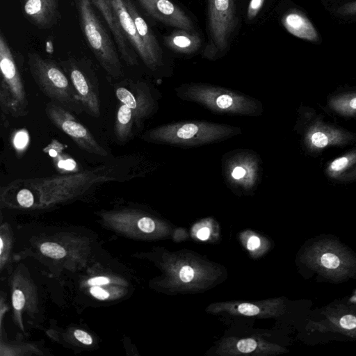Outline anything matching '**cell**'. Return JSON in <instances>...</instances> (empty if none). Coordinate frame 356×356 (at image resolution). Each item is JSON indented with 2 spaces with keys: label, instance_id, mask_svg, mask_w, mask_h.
Wrapping results in <instances>:
<instances>
[{
  "label": "cell",
  "instance_id": "cell-40",
  "mask_svg": "<svg viewBox=\"0 0 356 356\" xmlns=\"http://www.w3.org/2000/svg\"><path fill=\"white\" fill-rule=\"evenodd\" d=\"M71 4H74V0H69Z\"/></svg>",
  "mask_w": 356,
  "mask_h": 356
},
{
  "label": "cell",
  "instance_id": "cell-39",
  "mask_svg": "<svg viewBox=\"0 0 356 356\" xmlns=\"http://www.w3.org/2000/svg\"><path fill=\"white\" fill-rule=\"evenodd\" d=\"M0 241H1V249H0V250H1V254L2 252H3V240H2L1 238H0Z\"/></svg>",
  "mask_w": 356,
  "mask_h": 356
},
{
  "label": "cell",
  "instance_id": "cell-34",
  "mask_svg": "<svg viewBox=\"0 0 356 356\" xmlns=\"http://www.w3.org/2000/svg\"><path fill=\"white\" fill-rule=\"evenodd\" d=\"M14 141L15 145L17 149L23 148L28 141L27 134L22 131L19 132L16 135Z\"/></svg>",
  "mask_w": 356,
  "mask_h": 356
},
{
  "label": "cell",
  "instance_id": "cell-20",
  "mask_svg": "<svg viewBox=\"0 0 356 356\" xmlns=\"http://www.w3.org/2000/svg\"><path fill=\"white\" fill-rule=\"evenodd\" d=\"M122 1L154 63L156 70H159L163 65V60L162 49L156 36L138 10L134 0Z\"/></svg>",
  "mask_w": 356,
  "mask_h": 356
},
{
  "label": "cell",
  "instance_id": "cell-7",
  "mask_svg": "<svg viewBox=\"0 0 356 356\" xmlns=\"http://www.w3.org/2000/svg\"><path fill=\"white\" fill-rule=\"evenodd\" d=\"M303 261L309 268L332 282L356 277V255L336 239L314 241L305 250Z\"/></svg>",
  "mask_w": 356,
  "mask_h": 356
},
{
  "label": "cell",
  "instance_id": "cell-38",
  "mask_svg": "<svg viewBox=\"0 0 356 356\" xmlns=\"http://www.w3.org/2000/svg\"><path fill=\"white\" fill-rule=\"evenodd\" d=\"M346 336L353 339H356V330L351 331Z\"/></svg>",
  "mask_w": 356,
  "mask_h": 356
},
{
  "label": "cell",
  "instance_id": "cell-14",
  "mask_svg": "<svg viewBox=\"0 0 356 356\" xmlns=\"http://www.w3.org/2000/svg\"><path fill=\"white\" fill-rule=\"evenodd\" d=\"M152 18L179 29L192 32L194 25L189 16L170 0H136Z\"/></svg>",
  "mask_w": 356,
  "mask_h": 356
},
{
  "label": "cell",
  "instance_id": "cell-16",
  "mask_svg": "<svg viewBox=\"0 0 356 356\" xmlns=\"http://www.w3.org/2000/svg\"><path fill=\"white\" fill-rule=\"evenodd\" d=\"M112 34L121 58L128 66L138 64L137 54L129 43L115 14L112 0H90Z\"/></svg>",
  "mask_w": 356,
  "mask_h": 356
},
{
  "label": "cell",
  "instance_id": "cell-26",
  "mask_svg": "<svg viewBox=\"0 0 356 356\" xmlns=\"http://www.w3.org/2000/svg\"><path fill=\"white\" fill-rule=\"evenodd\" d=\"M257 343L253 339H244L237 343V348L240 352L248 353L254 351Z\"/></svg>",
  "mask_w": 356,
  "mask_h": 356
},
{
  "label": "cell",
  "instance_id": "cell-10",
  "mask_svg": "<svg viewBox=\"0 0 356 356\" xmlns=\"http://www.w3.org/2000/svg\"><path fill=\"white\" fill-rule=\"evenodd\" d=\"M222 174L225 183L232 188L246 192L253 191L261 182V158L249 149L229 151L222 158Z\"/></svg>",
  "mask_w": 356,
  "mask_h": 356
},
{
  "label": "cell",
  "instance_id": "cell-15",
  "mask_svg": "<svg viewBox=\"0 0 356 356\" xmlns=\"http://www.w3.org/2000/svg\"><path fill=\"white\" fill-rule=\"evenodd\" d=\"M324 318L309 323V328L321 332H334L347 335L356 330V306H329L323 312Z\"/></svg>",
  "mask_w": 356,
  "mask_h": 356
},
{
  "label": "cell",
  "instance_id": "cell-24",
  "mask_svg": "<svg viewBox=\"0 0 356 356\" xmlns=\"http://www.w3.org/2000/svg\"><path fill=\"white\" fill-rule=\"evenodd\" d=\"M40 251L45 256L54 259L63 258L66 254V252L62 246L52 242L42 243L40 246Z\"/></svg>",
  "mask_w": 356,
  "mask_h": 356
},
{
  "label": "cell",
  "instance_id": "cell-36",
  "mask_svg": "<svg viewBox=\"0 0 356 356\" xmlns=\"http://www.w3.org/2000/svg\"><path fill=\"white\" fill-rule=\"evenodd\" d=\"M260 245V239L256 236H251L247 243V248L250 250H254L257 248H259Z\"/></svg>",
  "mask_w": 356,
  "mask_h": 356
},
{
  "label": "cell",
  "instance_id": "cell-18",
  "mask_svg": "<svg viewBox=\"0 0 356 356\" xmlns=\"http://www.w3.org/2000/svg\"><path fill=\"white\" fill-rule=\"evenodd\" d=\"M112 5L124 36L143 63L152 71H156L154 63L141 39L134 21L122 0H112Z\"/></svg>",
  "mask_w": 356,
  "mask_h": 356
},
{
  "label": "cell",
  "instance_id": "cell-6",
  "mask_svg": "<svg viewBox=\"0 0 356 356\" xmlns=\"http://www.w3.org/2000/svg\"><path fill=\"white\" fill-rule=\"evenodd\" d=\"M79 24L88 47L104 71L111 77L123 75L115 43L99 19L90 0H74Z\"/></svg>",
  "mask_w": 356,
  "mask_h": 356
},
{
  "label": "cell",
  "instance_id": "cell-37",
  "mask_svg": "<svg viewBox=\"0 0 356 356\" xmlns=\"http://www.w3.org/2000/svg\"><path fill=\"white\" fill-rule=\"evenodd\" d=\"M210 236V231L207 227L201 228L197 233V236L202 241L207 240Z\"/></svg>",
  "mask_w": 356,
  "mask_h": 356
},
{
  "label": "cell",
  "instance_id": "cell-11",
  "mask_svg": "<svg viewBox=\"0 0 356 356\" xmlns=\"http://www.w3.org/2000/svg\"><path fill=\"white\" fill-rule=\"evenodd\" d=\"M235 25L234 0H209V42L204 50V57L215 60L226 51Z\"/></svg>",
  "mask_w": 356,
  "mask_h": 356
},
{
  "label": "cell",
  "instance_id": "cell-31",
  "mask_svg": "<svg viewBox=\"0 0 356 356\" xmlns=\"http://www.w3.org/2000/svg\"><path fill=\"white\" fill-rule=\"evenodd\" d=\"M180 280L184 282H189L194 277V270L189 266H183L179 271Z\"/></svg>",
  "mask_w": 356,
  "mask_h": 356
},
{
  "label": "cell",
  "instance_id": "cell-1",
  "mask_svg": "<svg viewBox=\"0 0 356 356\" xmlns=\"http://www.w3.org/2000/svg\"><path fill=\"white\" fill-rule=\"evenodd\" d=\"M242 133L238 127L192 120L157 126L145 131L142 138L151 143L194 147L220 143Z\"/></svg>",
  "mask_w": 356,
  "mask_h": 356
},
{
  "label": "cell",
  "instance_id": "cell-35",
  "mask_svg": "<svg viewBox=\"0 0 356 356\" xmlns=\"http://www.w3.org/2000/svg\"><path fill=\"white\" fill-rule=\"evenodd\" d=\"M109 282V279L106 277H96L88 280V284L91 286L104 285L108 284Z\"/></svg>",
  "mask_w": 356,
  "mask_h": 356
},
{
  "label": "cell",
  "instance_id": "cell-9",
  "mask_svg": "<svg viewBox=\"0 0 356 356\" xmlns=\"http://www.w3.org/2000/svg\"><path fill=\"white\" fill-rule=\"evenodd\" d=\"M0 99L2 111L15 116L27 113L28 101L15 52L0 30Z\"/></svg>",
  "mask_w": 356,
  "mask_h": 356
},
{
  "label": "cell",
  "instance_id": "cell-22",
  "mask_svg": "<svg viewBox=\"0 0 356 356\" xmlns=\"http://www.w3.org/2000/svg\"><path fill=\"white\" fill-rule=\"evenodd\" d=\"M327 108L334 114L356 120V88L337 90L326 100Z\"/></svg>",
  "mask_w": 356,
  "mask_h": 356
},
{
  "label": "cell",
  "instance_id": "cell-19",
  "mask_svg": "<svg viewBox=\"0 0 356 356\" xmlns=\"http://www.w3.org/2000/svg\"><path fill=\"white\" fill-rule=\"evenodd\" d=\"M324 174L328 179L337 184L356 181V147L327 161Z\"/></svg>",
  "mask_w": 356,
  "mask_h": 356
},
{
  "label": "cell",
  "instance_id": "cell-28",
  "mask_svg": "<svg viewBox=\"0 0 356 356\" xmlns=\"http://www.w3.org/2000/svg\"><path fill=\"white\" fill-rule=\"evenodd\" d=\"M139 229L146 233L152 232L155 229L154 220L149 217H143L138 222Z\"/></svg>",
  "mask_w": 356,
  "mask_h": 356
},
{
  "label": "cell",
  "instance_id": "cell-21",
  "mask_svg": "<svg viewBox=\"0 0 356 356\" xmlns=\"http://www.w3.org/2000/svg\"><path fill=\"white\" fill-rule=\"evenodd\" d=\"M282 23L289 33L297 38L310 42H317L319 39L312 22L300 10H293L286 13L282 19Z\"/></svg>",
  "mask_w": 356,
  "mask_h": 356
},
{
  "label": "cell",
  "instance_id": "cell-17",
  "mask_svg": "<svg viewBox=\"0 0 356 356\" xmlns=\"http://www.w3.org/2000/svg\"><path fill=\"white\" fill-rule=\"evenodd\" d=\"M24 17L39 29H49L60 19L58 0H19Z\"/></svg>",
  "mask_w": 356,
  "mask_h": 356
},
{
  "label": "cell",
  "instance_id": "cell-12",
  "mask_svg": "<svg viewBox=\"0 0 356 356\" xmlns=\"http://www.w3.org/2000/svg\"><path fill=\"white\" fill-rule=\"evenodd\" d=\"M83 106L85 112L93 117L100 115L97 79L90 60L70 56L61 62Z\"/></svg>",
  "mask_w": 356,
  "mask_h": 356
},
{
  "label": "cell",
  "instance_id": "cell-23",
  "mask_svg": "<svg viewBox=\"0 0 356 356\" xmlns=\"http://www.w3.org/2000/svg\"><path fill=\"white\" fill-rule=\"evenodd\" d=\"M164 42L171 50L184 54L195 53L202 44L198 35L183 29L175 31L165 36Z\"/></svg>",
  "mask_w": 356,
  "mask_h": 356
},
{
  "label": "cell",
  "instance_id": "cell-2",
  "mask_svg": "<svg viewBox=\"0 0 356 356\" xmlns=\"http://www.w3.org/2000/svg\"><path fill=\"white\" fill-rule=\"evenodd\" d=\"M115 94L120 102L114 125L116 139L124 143L143 128L145 121L159 108L157 91L144 81H131L129 86L116 87Z\"/></svg>",
  "mask_w": 356,
  "mask_h": 356
},
{
  "label": "cell",
  "instance_id": "cell-27",
  "mask_svg": "<svg viewBox=\"0 0 356 356\" xmlns=\"http://www.w3.org/2000/svg\"><path fill=\"white\" fill-rule=\"evenodd\" d=\"M337 13L342 16H350L356 15V0L348 2L337 10Z\"/></svg>",
  "mask_w": 356,
  "mask_h": 356
},
{
  "label": "cell",
  "instance_id": "cell-3",
  "mask_svg": "<svg viewBox=\"0 0 356 356\" xmlns=\"http://www.w3.org/2000/svg\"><path fill=\"white\" fill-rule=\"evenodd\" d=\"M181 100L195 103L220 115L257 117L264 108L261 101L240 91L206 83H187L175 88Z\"/></svg>",
  "mask_w": 356,
  "mask_h": 356
},
{
  "label": "cell",
  "instance_id": "cell-4",
  "mask_svg": "<svg viewBox=\"0 0 356 356\" xmlns=\"http://www.w3.org/2000/svg\"><path fill=\"white\" fill-rule=\"evenodd\" d=\"M297 113L294 129L307 154L316 157L332 147L356 144L355 133L326 121L313 108L302 105Z\"/></svg>",
  "mask_w": 356,
  "mask_h": 356
},
{
  "label": "cell",
  "instance_id": "cell-29",
  "mask_svg": "<svg viewBox=\"0 0 356 356\" xmlns=\"http://www.w3.org/2000/svg\"><path fill=\"white\" fill-rule=\"evenodd\" d=\"M238 312L246 316H254L259 313L258 307L250 303H242L238 307Z\"/></svg>",
  "mask_w": 356,
  "mask_h": 356
},
{
  "label": "cell",
  "instance_id": "cell-13",
  "mask_svg": "<svg viewBox=\"0 0 356 356\" xmlns=\"http://www.w3.org/2000/svg\"><path fill=\"white\" fill-rule=\"evenodd\" d=\"M49 120L61 131L70 137L83 150L99 156L108 155V151L95 138L90 131L66 108L53 102L46 105Z\"/></svg>",
  "mask_w": 356,
  "mask_h": 356
},
{
  "label": "cell",
  "instance_id": "cell-30",
  "mask_svg": "<svg viewBox=\"0 0 356 356\" xmlns=\"http://www.w3.org/2000/svg\"><path fill=\"white\" fill-rule=\"evenodd\" d=\"M25 303V298L23 293L16 289L13 294V305L15 309L20 310L23 308Z\"/></svg>",
  "mask_w": 356,
  "mask_h": 356
},
{
  "label": "cell",
  "instance_id": "cell-8",
  "mask_svg": "<svg viewBox=\"0 0 356 356\" xmlns=\"http://www.w3.org/2000/svg\"><path fill=\"white\" fill-rule=\"evenodd\" d=\"M30 73L40 90L51 102L72 113L85 111L81 101L66 73L54 60L42 57L35 52H29Z\"/></svg>",
  "mask_w": 356,
  "mask_h": 356
},
{
  "label": "cell",
  "instance_id": "cell-5",
  "mask_svg": "<svg viewBox=\"0 0 356 356\" xmlns=\"http://www.w3.org/2000/svg\"><path fill=\"white\" fill-rule=\"evenodd\" d=\"M118 172L117 165L110 163L74 173L16 180L10 184L31 193L59 197L83 191L96 184L116 180Z\"/></svg>",
  "mask_w": 356,
  "mask_h": 356
},
{
  "label": "cell",
  "instance_id": "cell-33",
  "mask_svg": "<svg viewBox=\"0 0 356 356\" xmlns=\"http://www.w3.org/2000/svg\"><path fill=\"white\" fill-rule=\"evenodd\" d=\"M90 292L94 297L99 300H105L109 296V293L99 286H92Z\"/></svg>",
  "mask_w": 356,
  "mask_h": 356
},
{
  "label": "cell",
  "instance_id": "cell-32",
  "mask_svg": "<svg viewBox=\"0 0 356 356\" xmlns=\"http://www.w3.org/2000/svg\"><path fill=\"white\" fill-rule=\"evenodd\" d=\"M74 334L75 338L83 344L90 345L92 343L91 337L83 330H76L74 331Z\"/></svg>",
  "mask_w": 356,
  "mask_h": 356
},
{
  "label": "cell",
  "instance_id": "cell-25",
  "mask_svg": "<svg viewBox=\"0 0 356 356\" xmlns=\"http://www.w3.org/2000/svg\"><path fill=\"white\" fill-rule=\"evenodd\" d=\"M265 0H250L247 9V17L252 20L259 14Z\"/></svg>",
  "mask_w": 356,
  "mask_h": 356
}]
</instances>
